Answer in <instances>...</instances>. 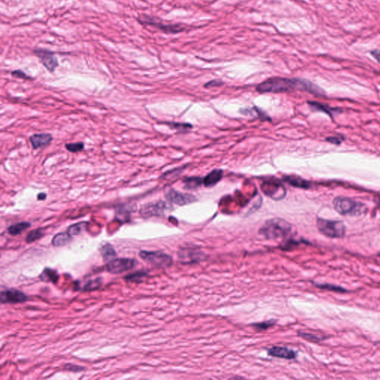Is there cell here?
<instances>
[{
	"label": "cell",
	"instance_id": "cell-1",
	"mask_svg": "<svg viewBox=\"0 0 380 380\" xmlns=\"http://www.w3.org/2000/svg\"><path fill=\"white\" fill-rule=\"evenodd\" d=\"M256 89L260 93H280L299 90L320 96L324 95L321 88L309 80L300 78H269L261 83Z\"/></svg>",
	"mask_w": 380,
	"mask_h": 380
},
{
	"label": "cell",
	"instance_id": "cell-2",
	"mask_svg": "<svg viewBox=\"0 0 380 380\" xmlns=\"http://www.w3.org/2000/svg\"><path fill=\"white\" fill-rule=\"evenodd\" d=\"M291 231V225L281 218L268 220L259 229V234L266 239H277L287 236Z\"/></svg>",
	"mask_w": 380,
	"mask_h": 380
},
{
	"label": "cell",
	"instance_id": "cell-3",
	"mask_svg": "<svg viewBox=\"0 0 380 380\" xmlns=\"http://www.w3.org/2000/svg\"><path fill=\"white\" fill-rule=\"evenodd\" d=\"M333 204L337 212L342 215L360 216L367 211L365 204L344 197H337Z\"/></svg>",
	"mask_w": 380,
	"mask_h": 380
},
{
	"label": "cell",
	"instance_id": "cell-4",
	"mask_svg": "<svg viewBox=\"0 0 380 380\" xmlns=\"http://www.w3.org/2000/svg\"><path fill=\"white\" fill-rule=\"evenodd\" d=\"M137 22L141 25H150L158 28L167 35H175V34L181 33L185 31V27L180 24H170L166 25L157 18H152L151 16L147 14H140L137 18Z\"/></svg>",
	"mask_w": 380,
	"mask_h": 380
},
{
	"label": "cell",
	"instance_id": "cell-5",
	"mask_svg": "<svg viewBox=\"0 0 380 380\" xmlns=\"http://www.w3.org/2000/svg\"><path fill=\"white\" fill-rule=\"evenodd\" d=\"M316 223L320 232L329 238L341 239L345 235V226L342 221L318 218Z\"/></svg>",
	"mask_w": 380,
	"mask_h": 380
},
{
	"label": "cell",
	"instance_id": "cell-6",
	"mask_svg": "<svg viewBox=\"0 0 380 380\" xmlns=\"http://www.w3.org/2000/svg\"><path fill=\"white\" fill-rule=\"evenodd\" d=\"M140 256L147 263L156 267H170L172 265V258L162 251H145L140 252Z\"/></svg>",
	"mask_w": 380,
	"mask_h": 380
},
{
	"label": "cell",
	"instance_id": "cell-7",
	"mask_svg": "<svg viewBox=\"0 0 380 380\" xmlns=\"http://www.w3.org/2000/svg\"><path fill=\"white\" fill-rule=\"evenodd\" d=\"M137 265L134 259L122 258V259H114L109 262L106 265V269L109 273L113 274H118L131 270Z\"/></svg>",
	"mask_w": 380,
	"mask_h": 380
},
{
	"label": "cell",
	"instance_id": "cell-8",
	"mask_svg": "<svg viewBox=\"0 0 380 380\" xmlns=\"http://www.w3.org/2000/svg\"><path fill=\"white\" fill-rule=\"evenodd\" d=\"M168 204L164 201L150 203L142 207L140 214L143 218H148L152 216H160L163 215L166 210L170 209Z\"/></svg>",
	"mask_w": 380,
	"mask_h": 380
},
{
	"label": "cell",
	"instance_id": "cell-9",
	"mask_svg": "<svg viewBox=\"0 0 380 380\" xmlns=\"http://www.w3.org/2000/svg\"><path fill=\"white\" fill-rule=\"evenodd\" d=\"M33 52L40 59L44 67L49 72H55V69L59 66V62L55 56V52L44 49H35Z\"/></svg>",
	"mask_w": 380,
	"mask_h": 380
},
{
	"label": "cell",
	"instance_id": "cell-10",
	"mask_svg": "<svg viewBox=\"0 0 380 380\" xmlns=\"http://www.w3.org/2000/svg\"><path fill=\"white\" fill-rule=\"evenodd\" d=\"M178 259L184 264H192L206 260L207 256L199 249L194 248H181L178 251Z\"/></svg>",
	"mask_w": 380,
	"mask_h": 380
},
{
	"label": "cell",
	"instance_id": "cell-11",
	"mask_svg": "<svg viewBox=\"0 0 380 380\" xmlns=\"http://www.w3.org/2000/svg\"><path fill=\"white\" fill-rule=\"evenodd\" d=\"M165 198L170 202L179 206L187 205L197 201V198L194 195L178 192L174 189H170L166 192Z\"/></svg>",
	"mask_w": 380,
	"mask_h": 380
},
{
	"label": "cell",
	"instance_id": "cell-12",
	"mask_svg": "<svg viewBox=\"0 0 380 380\" xmlns=\"http://www.w3.org/2000/svg\"><path fill=\"white\" fill-rule=\"evenodd\" d=\"M28 296L20 290L16 289L3 290L0 294V301L2 304H18L24 303L28 300Z\"/></svg>",
	"mask_w": 380,
	"mask_h": 380
},
{
	"label": "cell",
	"instance_id": "cell-13",
	"mask_svg": "<svg viewBox=\"0 0 380 380\" xmlns=\"http://www.w3.org/2000/svg\"><path fill=\"white\" fill-rule=\"evenodd\" d=\"M262 190L266 194L267 196L271 197L275 200H279L284 197L285 195V191L282 192V190H285L281 184L276 182H272V181H266L262 185Z\"/></svg>",
	"mask_w": 380,
	"mask_h": 380
},
{
	"label": "cell",
	"instance_id": "cell-14",
	"mask_svg": "<svg viewBox=\"0 0 380 380\" xmlns=\"http://www.w3.org/2000/svg\"><path fill=\"white\" fill-rule=\"evenodd\" d=\"M268 354L273 357L285 359V360H294L297 357V353L287 347L274 346L268 350Z\"/></svg>",
	"mask_w": 380,
	"mask_h": 380
},
{
	"label": "cell",
	"instance_id": "cell-15",
	"mask_svg": "<svg viewBox=\"0 0 380 380\" xmlns=\"http://www.w3.org/2000/svg\"><path fill=\"white\" fill-rule=\"evenodd\" d=\"M29 140L32 147L35 150H38L49 146L52 143L53 137L52 134L48 133H42V134H35L31 135Z\"/></svg>",
	"mask_w": 380,
	"mask_h": 380
},
{
	"label": "cell",
	"instance_id": "cell-16",
	"mask_svg": "<svg viewBox=\"0 0 380 380\" xmlns=\"http://www.w3.org/2000/svg\"><path fill=\"white\" fill-rule=\"evenodd\" d=\"M223 178V171L221 170H215L208 174L203 180V184L205 187H211L218 184Z\"/></svg>",
	"mask_w": 380,
	"mask_h": 380
},
{
	"label": "cell",
	"instance_id": "cell-17",
	"mask_svg": "<svg viewBox=\"0 0 380 380\" xmlns=\"http://www.w3.org/2000/svg\"><path fill=\"white\" fill-rule=\"evenodd\" d=\"M285 181L293 187H297V188L309 189L310 187V183L309 181H305L300 177L295 176V175L285 176Z\"/></svg>",
	"mask_w": 380,
	"mask_h": 380
},
{
	"label": "cell",
	"instance_id": "cell-18",
	"mask_svg": "<svg viewBox=\"0 0 380 380\" xmlns=\"http://www.w3.org/2000/svg\"><path fill=\"white\" fill-rule=\"evenodd\" d=\"M309 106L313 111H318V112H323L326 114L330 115V117L334 115V113H339L338 109H334L330 108L327 105L323 104V103H317V102H308Z\"/></svg>",
	"mask_w": 380,
	"mask_h": 380
},
{
	"label": "cell",
	"instance_id": "cell-19",
	"mask_svg": "<svg viewBox=\"0 0 380 380\" xmlns=\"http://www.w3.org/2000/svg\"><path fill=\"white\" fill-rule=\"evenodd\" d=\"M59 278V275L57 274L56 270L49 267L45 268L39 276V279L42 282H52L55 284L58 282Z\"/></svg>",
	"mask_w": 380,
	"mask_h": 380
},
{
	"label": "cell",
	"instance_id": "cell-20",
	"mask_svg": "<svg viewBox=\"0 0 380 380\" xmlns=\"http://www.w3.org/2000/svg\"><path fill=\"white\" fill-rule=\"evenodd\" d=\"M72 236L68 232L57 234L52 239V245L55 247H62L67 245L72 241Z\"/></svg>",
	"mask_w": 380,
	"mask_h": 380
},
{
	"label": "cell",
	"instance_id": "cell-21",
	"mask_svg": "<svg viewBox=\"0 0 380 380\" xmlns=\"http://www.w3.org/2000/svg\"><path fill=\"white\" fill-rule=\"evenodd\" d=\"M30 227H31V224L28 223V222H20V223L10 226L8 228V232L10 235L15 236V235L22 233V232L28 229Z\"/></svg>",
	"mask_w": 380,
	"mask_h": 380
},
{
	"label": "cell",
	"instance_id": "cell-22",
	"mask_svg": "<svg viewBox=\"0 0 380 380\" xmlns=\"http://www.w3.org/2000/svg\"><path fill=\"white\" fill-rule=\"evenodd\" d=\"M100 252H101L103 259L107 261V262L113 260V259H114L117 256V253H116L114 248L109 244H106L104 246L102 247L101 249H100Z\"/></svg>",
	"mask_w": 380,
	"mask_h": 380
},
{
	"label": "cell",
	"instance_id": "cell-23",
	"mask_svg": "<svg viewBox=\"0 0 380 380\" xmlns=\"http://www.w3.org/2000/svg\"><path fill=\"white\" fill-rule=\"evenodd\" d=\"M184 188L187 190H194L198 188L203 183L202 178L199 177H191L184 180Z\"/></svg>",
	"mask_w": 380,
	"mask_h": 380
},
{
	"label": "cell",
	"instance_id": "cell-24",
	"mask_svg": "<svg viewBox=\"0 0 380 380\" xmlns=\"http://www.w3.org/2000/svg\"><path fill=\"white\" fill-rule=\"evenodd\" d=\"M147 273L144 271H138L137 273H132L124 277L126 282H133V283H139L142 282L144 278L147 277Z\"/></svg>",
	"mask_w": 380,
	"mask_h": 380
},
{
	"label": "cell",
	"instance_id": "cell-25",
	"mask_svg": "<svg viewBox=\"0 0 380 380\" xmlns=\"http://www.w3.org/2000/svg\"><path fill=\"white\" fill-rule=\"evenodd\" d=\"M43 232H42V229H35V230L31 231L27 235L26 239H25V242L27 243L30 244L32 242H35V241L38 240L43 236Z\"/></svg>",
	"mask_w": 380,
	"mask_h": 380
},
{
	"label": "cell",
	"instance_id": "cell-26",
	"mask_svg": "<svg viewBox=\"0 0 380 380\" xmlns=\"http://www.w3.org/2000/svg\"><path fill=\"white\" fill-rule=\"evenodd\" d=\"M276 324L275 320H269V321L262 322V323H255L252 324V327H254L258 331H264L267 330L270 327H273Z\"/></svg>",
	"mask_w": 380,
	"mask_h": 380
},
{
	"label": "cell",
	"instance_id": "cell-27",
	"mask_svg": "<svg viewBox=\"0 0 380 380\" xmlns=\"http://www.w3.org/2000/svg\"><path fill=\"white\" fill-rule=\"evenodd\" d=\"M86 223H84V222H80V223L72 225L68 229V233L72 236L79 235L83 231V228L86 227Z\"/></svg>",
	"mask_w": 380,
	"mask_h": 380
},
{
	"label": "cell",
	"instance_id": "cell-28",
	"mask_svg": "<svg viewBox=\"0 0 380 380\" xmlns=\"http://www.w3.org/2000/svg\"><path fill=\"white\" fill-rule=\"evenodd\" d=\"M66 150L72 153L79 152L84 150V144L83 142H76V143H70L65 145Z\"/></svg>",
	"mask_w": 380,
	"mask_h": 380
},
{
	"label": "cell",
	"instance_id": "cell-29",
	"mask_svg": "<svg viewBox=\"0 0 380 380\" xmlns=\"http://www.w3.org/2000/svg\"><path fill=\"white\" fill-rule=\"evenodd\" d=\"M315 285L318 288L323 289V290H332V291L339 292V293H346V292H347L345 289L341 287H338V286H336V285H320V284H316Z\"/></svg>",
	"mask_w": 380,
	"mask_h": 380
},
{
	"label": "cell",
	"instance_id": "cell-30",
	"mask_svg": "<svg viewBox=\"0 0 380 380\" xmlns=\"http://www.w3.org/2000/svg\"><path fill=\"white\" fill-rule=\"evenodd\" d=\"M298 335L304 339V340L311 342H318L321 340L320 337L314 335V334H308V333H304V332H299Z\"/></svg>",
	"mask_w": 380,
	"mask_h": 380
},
{
	"label": "cell",
	"instance_id": "cell-31",
	"mask_svg": "<svg viewBox=\"0 0 380 380\" xmlns=\"http://www.w3.org/2000/svg\"><path fill=\"white\" fill-rule=\"evenodd\" d=\"M101 286V280L100 279H95V280H90L86 285L83 290H92L95 289H97Z\"/></svg>",
	"mask_w": 380,
	"mask_h": 380
},
{
	"label": "cell",
	"instance_id": "cell-32",
	"mask_svg": "<svg viewBox=\"0 0 380 380\" xmlns=\"http://www.w3.org/2000/svg\"><path fill=\"white\" fill-rule=\"evenodd\" d=\"M11 75L14 77L20 78V79H24V80H31V76L27 75L25 72H22V70H15L11 72Z\"/></svg>",
	"mask_w": 380,
	"mask_h": 380
},
{
	"label": "cell",
	"instance_id": "cell-33",
	"mask_svg": "<svg viewBox=\"0 0 380 380\" xmlns=\"http://www.w3.org/2000/svg\"><path fill=\"white\" fill-rule=\"evenodd\" d=\"M64 369L66 371H72V372H80L84 370V368L78 366V365H72V364H67V365H65Z\"/></svg>",
	"mask_w": 380,
	"mask_h": 380
},
{
	"label": "cell",
	"instance_id": "cell-34",
	"mask_svg": "<svg viewBox=\"0 0 380 380\" xmlns=\"http://www.w3.org/2000/svg\"><path fill=\"white\" fill-rule=\"evenodd\" d=\"M327 141L330 142L331 144H336V145H340L342 142L343 138H340V137H329L326 138Z\"/></svg>",
	"mask_w": 380,
	"mask_h": 380
},
{
	"label": "cell",
	"instance_id": "cell-35",
	"mask_svg": "<svg viewBox=\"0 0 380 380\" xmlns=\"http://www.w3.org/2000/svg\"><path fill=\"white\" fill-rule=\"evenodd\" d=\"M169 125H170V126H172L173 128L175 129H190L191 127H192V126H190V125L189 124H185V123H169Z\"/></svg>",
	"mask_w": 380,
	"mask_h": 380
},
{
	"label": "cell",
	"instance_id": "cell-36",
	"mask_svg": "<svg viewBox=\"0 0 380 380\" xmlns=\"http://www.w3.org/2000/svg\"><path fill=\"white\" fill-rule=\"evenodd\" d=\"M223 82L220 81V80H212V81L209 82L207 84L204 85V87H214V86H220L221 85H223Z\"/></svg>",
	"mask_w": 380,
	"mask_h": 380
},
{
	"label": "cell",
	"instance_id": "cell-37",
	"mask_svg": "<svg viewBox=\"0 0 380 380\" xmlns=\"http://www.w3.org/2000/svg\"><path fill=\"white\" fill-rule=\"evenodd\" d=\"M370 54H371V56H372L373 57H374V59H375L376 60H377V62H379V63H380V49H374V50L371 51V52H370Z\"/></svg>",
	"mask_w": 380,
	"mask_h": 380
},
{
	"label": "cell",
	"instance_id": "cell-38",
	"mask_svg": "<svg viewBox=\"0 0 380 380\" xmlns=\"http://www.w3.org/2000/svg\"><path fill=\"white\" fill-rule=\"evenodd\" d=\"M47 195L45 193H39L38 195V198L39 201H44L46 198Z\"/></svg>",
	"mask_w": 380,
	"mask_h": 380
},
{
	"label": "cell",
	"instance_id": "cell-39",
	"mask_svg": "<svg viewBox=\"0 0 380 380\" xmlns=\"http://www.w3.org/2000/svg\"></svg>",
	"mask_w": 380,
	"mask_h": 380
}]
</instances>
